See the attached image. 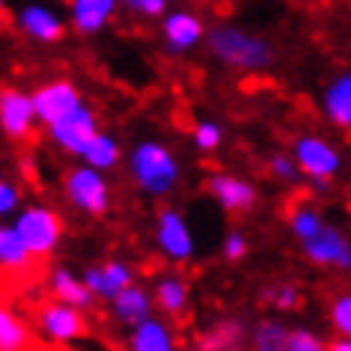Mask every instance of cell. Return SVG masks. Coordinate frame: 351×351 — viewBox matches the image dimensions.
Wrapping results in <instances>:
<instances>
[{
  "label": "cell",
  "mask_w": 351,
  "mask_h": 351,
  "mask_svg": "<svg viewBox=\"0 0 351 351\" xmlns=\"http://www.w3.org/2000/svg\"><path fill=\"white\" fill-rule=\"evenodd\" d=\"M206 51L217 66L241 75H262L277 63V48L265 33L235 21H217L206 33Z\"/></svg>",
  "instance_id": "1"
},
{
  "label": "cell",
  "mask_w": 351,
  "mask_h": 351,
  "mask_svg": "<svg viewBox=\"0 0 351 351\" xmlns=\"http://www.w3.org/2000/svg\"><path fill=\"white\" fill-rule=\"evenodd\" d=\"M119 6H122V0H69V6H66L69 27L84 39L99 36L117 19Z\"/></svg>",
  "instance_id": "15"
},
{
  "label": "cell",
  "mask_w": 351,
  "mask_h": 351,
  "mask_svg": "<svg viewBox=\"0 0 351 351\" xmlns=\"http://www.w3.org/2000/svg\"><path fill=\"white\" fill-rule=\"evenodd\" d=\"M250 346V328L241 319H221L197 339V351H241Z\"/></svg>",
  "instance_id": "21"
},
{
  "label": "cell",
  "mask_w": 351,
  "mask_h": 351,
  "mask_svg": "<svg viewBox=\"0 0 351 351\" xmlns=\"http://www.w3.org/2000/svg\"><path fill=\"white\" fill-rule=\"evenodd\" d=\"M155 304L158 313L167 315V319H179V315L188 313L191 306V286L182 274H161L155 280Z\"/></svg>",
  "instance_id": "22"
},
{
  "label": "cell",
  "mask_w": 351,
  "mask_h": 351,
  "mask_svg": "<svg viewBox=\"0 0 351 351\" xmlns=\"http://www.w3.org/2000/svg\"><path fill=\"white\" fill-rule=\"evenodd\" d=\"M191 140H194V146L203 155H212V152H217V149L223 146V125L217 119H199L194 125Z\"/></svg>",
  "instance_id": "30"
},
{
  "label": "cell",
  "mask_w": 351,
  "mask_h": 351,
  "mask_svg": "<svg viewBox=\"0 0 351 351\" xmlns=\"http://www.w3.org/2000/svg\"><path fill=\"white\" fill-rule=\"evenodd\" d=\"M27 337L30 330L19 313H12L10 306L0 310V351H24Z\"/></svg>",
  "instance_id": "27"
},
{
  "label": "cell",
  "mask_w": 351,
  "mask_h": 351,
  "mask_svg": "<svg viewBox=\"0 0 351 351\" xmlns=\"http://www.w3.org/2000/svg\"><path fill=\"white\" fill-rule=\"evenodd\" d=\"M292 155H295L298 167H301L304 179H310V182H315V179L333 182L342 173V167H346L339 149L333 146L328 137L313 134V131H306V134H298L292 140Z\"/></svg>",
  "instance_id": "6"
},
{
  "label": "cell",
  "mask_w": 351,
  "mask_h": 351,
  "mask_svg": "<svg viewBox=\"0 0 351 351\" xmlns=\"http://www.w3.org/2000/svg\"><path fill=\"white\" fill-rule=\"evenodd\" d=\"M33 101H36V113H39V125H51V122L69 117L72 110H77L84 101L81 86L69 77H51V81L39 84L33 90Z\"/></svg>",
  "instance_id": "11"
},
{
  "label": "cell",
  "mask_w": 351,
  "mask_h": 351,
  "mask_svg": "<svg viewBox=\"0 0 351 351\" xmlns=\"http://www.w3.org/2000/svg\"><path fill=\"white\" fill-rule=\"evenodd\" d=\"M63 197L72 208L90 217H104L113 199L110 182L104 176V170H95L90 164L69 167L63 173Z\"/></svg>",
  "instance_id": "3"
},
{
  "label": "cell",
  "mask_w": 351,
  "mask_h": 351,
  "mask_svg": "<svg viewBox=\"0 0 351 351\" xmlns=\"http://www.w3.org/2000/svg\"><path fill=\"white\" fill-rule=\"evenodd\" d=\"M262 301H265L268 306H274L277 313H292V310L301 306L304 295L295 283H280L274 289H262Z\"/></svg>",
  "instance_id": "29"
},
{
  "label": "cell",
  "mask_w": 351,
  "mask_h": 351,
  "mask_svg": "<svg viewBox=\"0 0 351 351\" xmlns=\"http://www.w3.org/2000/svg\"><path fill=\"white\" fill-rule=\"evenodd\" d=\"M286 351H330V342H324L319 333L310 328H292Z\"/></svg>",
  "instance_id": "33"
},
{
  "label": "cell",
  "mask_w": 351,
  "mask_h": 351,
  "mask_svg": "<svg viewBox=\"0 0 351 351\" xmlns=\"http://www.w3.org/2000/svg\"><path fill=\"white\" fill-rule=\"evenodd\" d=\"M125 170H128L131 185L143 197H152V199L170 197L182 182L179 158H176V152L164 140H155V137H143L128 149Z\"/></svg>",
  "instance_id": "2"
},
{
  "label": "cell",
  "mask_w": 351,
  "mask_h": 351,
  "mask_svg": "<svg viewBox=\"0 0 351 351\" xmlns=\"http://www.w3.org/2000/svg\"><path fill=\"white\" fill-rule=\"evenodd\" d=\"M39 333L51 342L69 346V342L81 339L86 333V322H84V310H77L72 304L63 301H51L39 310Z\"/></svg>",
  "instance_id": "14"
},
{
  "label": "cell",
  "mask_w": 351,
  "mask_h": 351,
  "mask_svg": "<svg viewBox=\"0 0 351 351\" xmlns=\"http://www.w3.org/2000/svg\"><path fill=\"white\" fill-rule=\"evenodd\" d=\"M12 27L33 45H57L72 30L69 15L48 0H21L12 10Z\"/></svg>",
  "instance_id": "4"
},
{
  "label": "cell",
  "mask_w": 351,
  "mask_h": 351,
  "mask_svg": "<svg viewBox=\"0 0 351 351\" xmlns=\"http://www.w3.org/2000/svg\"><path fill=\"white\" fill-rule=\"evenodd\" d=\"M12 223L36 259L54 256L60 241H63V230H66L63 217L45 203H30V206L19 208V215H15Z\"/></svg>",
  "instance_id": "5"
},
{
  "label": "cell",
  "mask_w": 351,
  "mask_h": 351,
  "mask_svg": "<svg viewBox=\"0 0 351 351\" xmlns=\"http://www.w3.org/2000/svg\"><path fill=\"white\" fill-rule=\"evenodd\" d=\"M36 256L30 253V247L24 244V239L15 230V223H6L0 226V265L6 271H15V274H21V271H27Z\"/></svg>",
  "instance_id": "23"
},
{
  "label": "cell",
  "mask_w": 351,
  "mask_h": 351,
  "mask_svg": "<svg viewBox=\"0 0 351 351\" xmlns=\"http://www.w3.org/2000/svg\"><path fill=\"white\" fill-rule=\"evenodd\" d=\"M206 191H208V197L230 215H247L250 208L259 203L256 185L239 173H226V170L212 173L206 179Z\"/></svg>",
  "instance_id": "13"
},
{
  "label": "cell",
  "mask_w": 351,
  "mask_h": 351,
  "mask_svg": "<svg viewBox=\"0 0 351 351\" xmlns=\"http://www.w3.org/2000/svg\"><path fill=\"white\" fill-rule=\"evenodd\" d=\"M39 125V113H36V101L33 93L21 90V86H6L0 93V128L3 134L21 143L33 134V128Z\"/></svg>",
  "instance_id": "12"
},
{
  "label": "cell",
  "mask_w": 351,
  "mask_h": 351,
  "mask_svg": "<svg viewBox=\"0 0 351 351\" xmlns=\"http://www.w3.org/2000/svg\"><path fill=\"white\" fill-rule=\"evenodd\" d=\"M301 253L315 268H330V271H339V274H351V239L333 223H324L310 241H304Z\"/></svg>",
  "instance_id": "10"
},
{
  "label": "cell",
  "mask_w": 351,
  "mask_h": 351,
  "mask_svg": "<svg viewBox=\"0 0 351 351\" xmlns=\"http://www.w3.org/2000/svg\"><path fill=\"white\" fill-rule=\"evenodd\" d=\"M155 247L167 262H173V265H182V262L194 259L197 239H194V230H191L188 217L182 215V208L167 206V208L158 212V217H155Z\"/></svg>",
  "instance_id": "8"
},
{
  "label": "cell",
  "mask_w": 351,
  "mask_h": 351,
  "mask_svg": "<svg viewBox=\"0 0 351 351\" xmlns=\"http://www.w3.org/2000/svg\"><path fill=\"white\" fill-rule=\"evenodd\" d=\"M286 223H289V232H292V239H295L298 244H304V241H310L313 235L319 232L328 221H324V215H322L315 206L298 203V206H292V212H289Z\"/></svg>",
  "instance_id": "26"
},
{
  "label": "cell",
  "mask_w": 351,
  "mask_h": 351,
  "mask_svg": "<svg viewBox=\"0 0 351 351\" xmlns=\"http://www.w3.org/2000/svg\"><path fill=\"white\" fill-rule=\"evenodd\" d=\"M122 6L143 21H161L173 10V0H125Z\"/></svg>",
  "instance_id": "32"
},
{
  "label": "cell",
  "mask_w": 351,
  "mask_h": 351,
  "mask_svg": "<svg viewBox=\"0 0 351 351\" xmlns=\"http://www.w3.org/2000/svg\"><path fill=\"white\" fill-rule=\"evenodd\" d=\"M81 161H84V164H90V167H95V170H104V173L117 170V167L122 164V146H119V137H117V134H110V131H99Z\"/></svg>",
  "instance_id": "25"
},
{
  "label": "cell",
  "mask_w": 351,
  "mask_h": 351,
  "mask_svg": "<svg viewBox=\"0 0 351 351\" xmlns=\"http://www.w3.org/2000/svg\"><path fill=\"white\" fill-rule=\"evenodd\" d=\"M45 131H48V140L60 149V152H66L72 158H84L86 149H90V143L95 140V134H99L101 128H99L95 110L90 108V104H81V108L72 110L69 117L45 125Z\"/></svg>",
  "instance_id": "9"
},
{
  "label": "cell",
  "mask_w": 351,
  "mask_h": 351,
  "mask_svg": "<svg viewBox=\"0 0 351 351\" xmlns=\"http://www.w3.org/2000/svg\"><path fill=\"white\" fill-rule=\"evenodd\" d=\"M48 289H51V295H54L57 301L72 304V306H77V310H84V313L90 310L95 301H99V298L93 295V289L86 286L84 274H75L69 265H57L54 271H51Z\"/></svg>",
  "instance_id": "20"
},
{
  "label": "cell",
  "mask_w": 351,
  "mask_h": 351,
  "mask_svg": "<svg viewBox=\"0 0 351 351\" xmlns=\"http://www.w3.org/2000/svg\"><path fill=\"white\" fill-rule=\"evenodd\" d=\"M155 306H158L155 292H149V289L140 283H131L110 301V315L117 324L131 330V328H137L140 322H146L149 315H155Z\"/></svg>",
  "instance_id": "18"
},
{
  "label": "cell",
  "mask_w": 351,
  "mask_h": 351,
  "mask_svg": "<svg viewBox=\"0 0 351 351\" xmlns=\"http://www.w3.org/2000/svg\"><path fill=\"white\" fill-rule=\"evenodd\" d=\"M328 322L337 337H351V289H342L328 304Z\"/></svg>",
  "instance_id": "28"
},
{
  "label": "cell",
  "mask_w": 351,
  "mask_h": 351,
  "mask_svg": "<svg viewBox=\"0 0 351 351\" xmlns=\"http://www.w3.org/2000/svg\"><path fill=\"white\" fill-rule=\"evenodd\" d=\"M122 3H125V0H122Z\"/></svg>",
  "instance_id": "37"
},
{
  "label": "cell",
  "mask_w": 351,
  "mask_h": 351,
  "mask_svg": "<svg viewBox=\"0 0 351 351\" xmlns=\"http://www.w3.org/2000/svg\"><path fill=\"white\" fill-rule=\"evenodd\" d=\"M19 208H21V188L15 182L3 179L0 182V215L12 217V215H19Z\"/></svg>",
  "instance_id": "35"
},
{
  "label": "cell",
  "mask_w": 351,
  "mask_h": 351,
  "mask_svg": "<svg viewBox=\"0 0 351 351\" xmlns=\"http://www.w3.org/2000/svg\"><path fill=\"white\" fill-rule=\"evenodd\" d=\"M292 328L277 319V315H265L250 328V351H286Z\"/></svg>",
  "instance_id": "24"
},
{
  "label": "cell",
  "mask_w": 351,
  "mask_h": 351,
  "mask_svg": "<svg viewBox=\"0 0 351 351\" xmlns=\"http://www.w3.org/2000/svg\"><path fill=\"white\" fill-rule=\"evenodd\" d=\"M330 351H351V337H333Z\"/></svg>",
  "instance_id": "36"
},
{
  "label": "cell",
  "mask_w": 351,
  "mask_h": 351,
  "mask_svg": "<svg viewBox=\"0 0 351 351\" xmlns=\"http://www.w3.org/2000/svg\"><path fill=\"white\" fill-rule=\"evenodd\" d=\"M84 280H86V286L93 289V295L99 298V301H108V304L122 292V289L137 283L134 268L122 259H108V262H101V265H90L84 271Z\"/></svg>",
  "instance_id": "17"
},
{
  "label": "cell",
  "mask_w": 351,
  "mask_h": 351,
  "mask_svg": "<svg viewBox=\"0 0 351 351\" xmlns=\"http://www.w3.org/2000/svg\"><path fill=\"white\" fill-rule=\"evenodd\" d=\"M221 253H223L226 262H241L250 253L247 235H244L241 230H230V232L223 235V241H221Z\"/></svg>",
  "instance_id": "34"
},
{
  "label": "cell",
  "mask_w": 351,
  "mask_h": 351,
  "mask_svg": "<svg viewBox=\"0 0 351 351\" xmlns=\"http://www.w3.org/2000/svg\"><path fill=\"white\" fill-rule=\"evenodd\" d=\"M128 351H182L167 315H149L128 330Z\"/></svg>",
  "instance_id": "19"
},
{
  "label": "cell",
  "mask_w": 351,
  "mask_h": 351,
  "mask_svg": "<svg viewBox=\"0 0 351 351\" xmlns=\"http://www.w3.org/2000/svg\"><path fill=\"white\" fill-rule=\"evenodd\" d=\"M319 110L333 128L351 134V69L333 75L319 95Z\"/></svg>",
  "instance_id": "16"
},
{
  "label": "cell",
  "mask_w": 351,
  "mask_h": 351,
  "mask_svg": "<svg viewBox=\"0 0 351 351\" xmlns=\"http://www.w3.org/2000/svg\"><path fill=\"white\" fill-rule=\"evenodd\" d=\"M268 173H271V179H274V182H280V185H298V182H301V176H304L292 152H274V155H271Z\"/></svg>",
  "instance_id": "31"
},
{
  "label": "cell",
  "mask_w": 351,
  "mask_h": 351,
  "mask_svg": "<svg viewBox=\"0 0 351 351\" xmlns=\"http://www.w3.org/2000/svg\"><path fill=\"white\" fill-rule=\"evenodd\" d=\"M161 30V42L164 51L173 57H185L191 51H197L199 45H206V33L208 24L203 21V15L191 6H173L170 12L158 21Z\"/></svg>",
  "instance_id": "7"
}]
</instances>
